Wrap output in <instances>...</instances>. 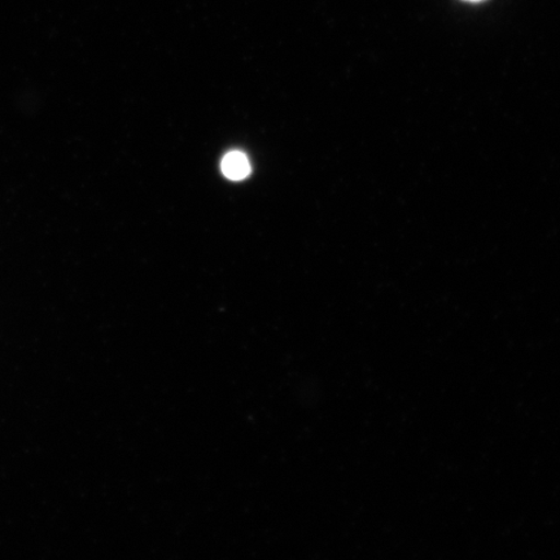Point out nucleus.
Returning <instances> with one entry per match:
<instances>
[{
	"mask_svg": "<svg viewBox=\"0 0 560 560\" xmlns=\"http://www.w3.org/2000/svg\"><path fill=\"white\" fill-rule=\"evenodd\" d=\"M222 172L231 180L247 178L250 174L249 160L240 151L230 152L222 160Z\"/></svg>",
	"mask_w": 560,
	"mask_h": 560,
	"instance_id": "nucleus-1",
	"label": "nucleus"
},
{
	"mask_svg": "<svg viewBox=\"0 0 560 560\" xmlns=\"http://www.w3.org/2000/svg\"><path fill=\"white\" fill-rule=\"evenodd\" d=\"M468 2H481V0H468Z\"/></svg>",
	"mask_w": 560,
	"mask_h": 560,
	"instance_id": "nucleus-2",
	"label": "nucleus"
}]
</instances>
